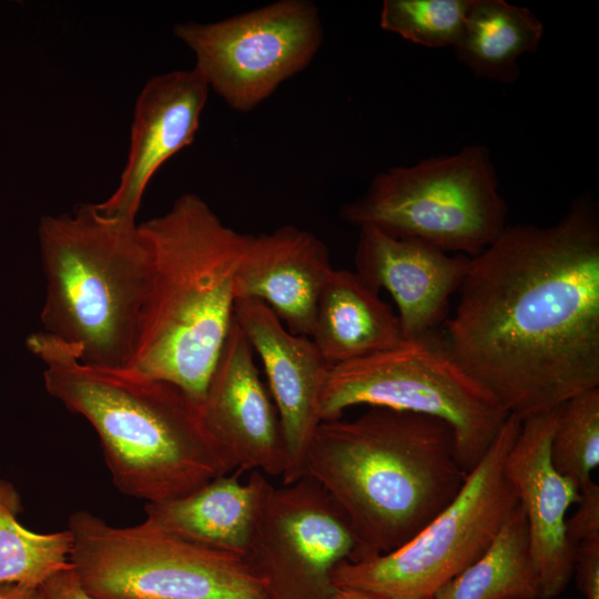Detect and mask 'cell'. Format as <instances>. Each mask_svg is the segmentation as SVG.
<instances>
[{
	"mask_svg": "<svg viewBox=\"0 0 599 599\" xmlns=\"http://www.w3.org/2000/svg\"><path fill=\"white\" fill-rule=\"evenodd\" d=\"M443 338L521 419L599 387V206L578 195L555 224L507 225L470 265Z\"/></svg>",
	"mask_w": 599,
	"mask_h": 599,
	"instance_id": "obj_1",
	"label": "cell"
},
{
	"mask_svg": "<svg viewBox=\"0 0 599 599\" xmlns=\"http://www.w3.org/2000/svg\"><path fill=\"white\" fill-rule=\"evenodd\" d=\"M467 475L446 423L380 407L321 422L303 469L349 521L357 544L349 561L409 541L454 500Z\"/></svg>",
	"mask_w": 599,
	"mask_h": 599,
	"instance_id": "obj_2",
	"label": "cell"
},
{
	"mask_svg": "<svg viewBox=\"0 0 599 599\" xmlns=\"http://www.w3.org/2000/svg\"><path fill=\"white\" fill-rule=\"evenodd\" d=\"M27 346L45 366L48 394L95 430L125 496L160 502L233 470L204 428L200 403L179 386L128 367L85 364L41 331Z\"/></svg>",
	"mask_w": 599,
	"mask_h": 599,
	"instance_id": "obj_3",
	"label": "cell"
},
{
	"mask_svg": "<svg viewBox=\"0 0 599 599\" xmlns=\"http://www.w3.org/2000/svg\"><path fill=\"white\" fill-rule=\"evenodd\" d=\"M152 271L128 368L167 380L200 403L234 319V281L252 234L195 193L139 224Z\"/></svg>",
	"mask_w": 599,
	"mask_h": 599,
	"instance_id": "obj_4",
	"label": "cell"
},
{
	"mask_svg": "<svg viewBox=\"0 0 599 599\" xmlns=\"http://www.w3.org/2000/svg\"><path fill=\"white\" fill-rule=\"evenodd\" d=\"M38 238L45 277L41 332L85 364L126 367L152 271L139 224L82 203L72 213L42 216Z\"/></svg>",
	"mask_w": 599,
	"mask_h": 599,
	"instance_id": "obj_5",
	"label": "cell"
},
{
	"mask_svg": "<svg viewBox=\"0 0 599 599\" xmlns=\"http://www.w3.org/2000/svg\"><path fill=\"white\" fill-rule=\"evenodd\" d=\"M507 215L491 153L480 144L388 167L339 210L341 219L357 227L374 226L469 257L501 234Z\"/></svg>",
	"mask_w": 599,
	"mask_h": 599,
	"instance_id": "obj_6",
	"label": "cell"
},
{
	"mask_svg": "<svg viewBox=\"0 0 599 599\" xmlns=\"http://www.w3.org/2000/svg\"><path fill=\"white\" fill-rule=\"evenodd\" d=\"M435 417L454 433L458 460L470 473L509 414L456 362L436 334L332 366L323 386L321 422L354 406Z\"/></svg>",
	"mask_w": 599,
	"mask_h": 599,
	"instance_id": "obj_7",
	"label": "cell"
},
{
	"mask_svg": "<svg viewBox=\"0 0 599 599\" xmlns=\"http://www.w3.org/2000/svg\"><path fill=\"white\" fill-rule=\"evenodd\" d=\"M521 420L508 416L458 495L416 536L388 554L338 564L334 588L374 599H433L486 550L518 504L504 461Z\"/></svg>",
	"mask_w": 599,
	"mask_h": 599,
	"instance_id": "obj_8",
	"label": "cell"
},
{
	"mask_svg": "<svg viewBox=\"0 0 599 599\" xmlns=\"http://www.w3.org/2000/svg\"><path fill=\"white\" fill-rule=\"evenodd\" d=\"M68 529L72 568L93 599H267L243 557L145 521L115 527L78 510Z\"/></svg>",
	"mask_w": 599,
	"mask_h": 599,
	"instance_id": "obj_9",
	"label": "cell"
},
{
	"mask_svg": "<svg viewBox=\"0 0 599 599\" xmlns=\"http://www.w3.org/2000/svg\"><path fill=\"white\" fill-rule=\"evenodd\" d=\"M194 69L234 111L246 113L312 62L323 42L317 6L280 0L220 21L176 23Z\"/></svg>",
	"mask_w": 599,
	"mask_h": 599,
	"instance_id": "obj_10",
	"label": "cell"
},
{
	"mask_svg": "<svg viewBox=\"0 0 599 599\" xmlns=\"http://www.w3.org/2000/svg\"><path fill=\"white\" fill-rule=\"evenodd\" d=\"M356 538L344 512L308 476L272 486L244 561L267 599H331L335 567L352 560Z\"/></svg>",
	"mask_w": 599,
	"mask_h": 599,
	"instance_id": "obj_11",
	"label": "cell"
},
{
	"mask_svg": "<svg viewBox=\"0 0 599 599\" xmlns=\"http://www.w3.org/2000/svg\"><path fill=\"white\" fill-rule=\"evenodd\" d=\"M254 355L233 319L200 402L201 418L233 470L283 477L287 457L282 427Z\"/></svg>",
	"mask_w": 599,
	"mask_h": 599,
	"instance_id": "obj_12",
	"label": "cell"
},
{
	"mask_svg": "<svg viewBox=\"0 0 599 599\" xmlns=\"http://www.w3.org/2000/svg\"><path fill=\"white\" fill-rule=\"evenodd\" d=\"M558 409L522 418L504 461V475L526 517L539 599H555L564 592L577 558L567 535V512L579 502L580 490L555 469L550 458Z\"/></svg>",
	"mask_w": 599,
	"mask_h": 599,
	"instance_id": "obj_13",
	"label": "cell"
},
{
	"mask_svg": "<svg viewBox=\"0 0 599 599\" xmlns=\"http://www.w3.org/2000/svg\"><path fill=\"white\" fill-rule=\"evenodd\" d=\"M234 319L264 366L286 448L283 484L303 477L304 460L321 423L319 396L331 365L313 341L293 334L273 311L254 298H236Z\"/></svg>",
	"mask_w": 599,
	"mask_h": 599,
	"instance_id": "obj_14",
	"label": "cell"
},
{
	"mask_svg": "<svg viewBox=\"0 0 599 599\" xmlns=\"http://www.w3.org/2000/svg\"><path fill=\"white\" fill-rule=\"evenodd\" d=\"M358 231L355 273L375 292L383 288L390 294L404 339L436 334L448 315L451 295L464 282L470 257L374 226Z\"/></svg>",
	"mask_w": 599,
	"mask_h": 599,
	"instance_id": "obj_15",
	"label": "cell"
},
{
	"mask_svg": "<svg viewBox=\"0 0 599 599\" xmlns=\"http://www.w3.org/2000/svg\"><path fill=\"white\" fill-rule=\"evenodd\" d=\"M209 91L194 68L146 81L135 101L129 153L119 184L106 200L95 203L103 214L135 220L152 176L193 142Z\"/></svg>",
	"mask_w": 599,
	"mask_h": 599,
	"instance_id": "obj_16",
	"label": "cell"
},
{
	"mask_svg": "<svg viewBox=\"0 0 599 599\" xmlns=\"http://www.w3.org/2000/svg\"><path fill=\"white\" fill-rule=\"evenodd\" d=\"M333 270L321 238L283 225L252 235L235 275V300L263 302L290 332L309 337L319 295Z\"/></svg>",
	"mask_w": 599,
	"mask_h": 599,
	"instance_id": "obj_17",
	"label": "cell"
},
{
	"mask_svg": "<svg viewBox=\"0 0 599 599\" xmlns=\"http://www.w3.org/2000/svg\"><path fill=\"white\" fill-rule=\"evenodd\" d=\"M235 474L219 476L177 498L145 505V522L219 551L243 557L263 501L273 486L252 471L246 481Z\"/></svg>",
	"mask_w": 599,
	"mask_h": 599,
	"instance_id": "obj_18",
	"label": "cell"
},
{
	"mask_svg": "<svg viewBox=\"0 0 599 599\" xmlns=\"http://www.w3.org/2000/svg\"><path fill=\"white\" fill-rule=\"evenodd\" d=\"M309 338L331 366L390 349L404 341L389 305L347 270H333L326 281Z\"/></svg>",
	"mask_w": 599,
	"mask_h": 599,
	"instance_id": "obj_19",
	"label": "cell"
},
{
	"mask_svg": "<svg viewBox=\"0 0 599 599\" xmlns=\"http://www.w3.org/2000/svg\"><path fill=\"white\" fill-rule=\"evenodd\" d=\"M542 35V22L528 8L504 0H473L453 50L475 78L512 84L519 78V59L534 53Z\"/></svg>",
	"mask_w": 599,
	"mask_h": 599,
	"instance_id": "obj_20",
	"label": "cell"
},
{
	"mask_svg": "<svg viewBox=\"0 0 599 599\" xmlns=\"http://www.w3.org/2000/svg\"><path fill=\"white\" fill-rule=\"evenodd\" d=\"M525 514L517 504L486 550L433 599H539Z\"/></svg>",
	"mask_w": 599,
	"mask_h": 599,
	"instance_id": "obj_21",
	"label": "cell"
},
{
	"mask_svg": "<svg viewBox=\"0 0 599 599\" xmlns=\"http://www.w3.org/2000/svg\"><path fill=\"white\" fill-rule=\"evenodd\" d=\"M22 498L0 477V585L40 588L53 575L72 567L71 531L35 532L18 520Z\"/></svg>",
	"mask_w": 599,
	"mask_h": 599,
	"instance_id": "obj_22",
	"label": "cell"
},
{
	"mask_svg": "<svg viewBox=\"0 0 599 599\" xmlns=\"http://www.w3.org/2000/svg\"><path fill=\"white\" fill-rule=\"evenodd\" d=\"M555 469L579 490L599 465V387L581 392L559 405L550 443Z\"/></svg>",
	"mask_w": 599,
	"mask_h": 599,
	"instance_id": "obj_23",
	"label": "cell"
},
{
	"mask_svg": "<svg viewBox=\"0 0 599 599\" xmlns=\"http://www.w3.org/2000/svg\"><path fill=\"white\" fill-rule=\"evenodd\" d=\"M473 0H384L379 27L427 48L454 45L460 39Z\"/></svg>",
	"mask_w": 599,
	"mask_h": 599,
	"instance_id": "obj_24",
	"label": "cell"
},
{
	"mask_svg": "<svg viewBox=\"0 0 599 599\" xmlns=\"http://www.w3.org/2000/svg\"><path fill=\"white\" fill-rule=\"evenodd\" d=\"M577 511L567 519V535L573 547L599 537V486L589 481L581 490Z\"/></svg>",
	"mask_w": 599,
	"mask_h": 599,
	"instance_id": "obj_25",
	"label": "cell"
},
{
	"mask_svg": "<svg viewBox=\"0 0 599 599\" xmlns=\"http://www.w3.org/2000/svg\"><path fill=\"white\" fill-rule=\"evenodd\" d=\"M586 599H599V537L579 542L575 565Z\"/></svg>",
	"mask_w": 599,
	"mask_h": 599,
	"instance_id": "obj_26",
	"label": "cell"
},
{
	"mask_svg": "<svg viewBox=\"0 0 599 599\" xmlns=\"http://www.w3.org/2000/svg\"><path fill=\"white\" fill-rule=\"evenodd\" d=\"M40 589L45 599H93L82 587L72 567L50 577Z\"/></svg>",
	"mask_w": 599,
	"mask_h": 599,
	"instance_id": "obj_27",
	"label": "cell"
},
{
	"mask_svg": "<svg viewBox=\"0 0 599 599\" xmlns=\"http://www.w3.org/2000/svg\"><path fill=\"white\" fill-rule=\"evenodd\" d=\"M0 599H45L40 588L22 585H0Z\"/></svg>",
	"mask_w": 599,
	"mask_h": 599,
	"instance_id": "obj_28",
	"label": "cell"
},
{
	"mask_svg": "<svg viewBox=\"0 0 599 599\" xmlns=\"http://www.w3.org/2000/svg\"><path fill=\"white\" fill-rule=\"evenodd\" d=\"M331 599H374L369 596L353 590L335 589Z\"/></svg>",
	"mask_w": 599,
	"mask_h": 599,
	"instance_id": "obj_29",
	"label": "cell"
}]
</instances>
